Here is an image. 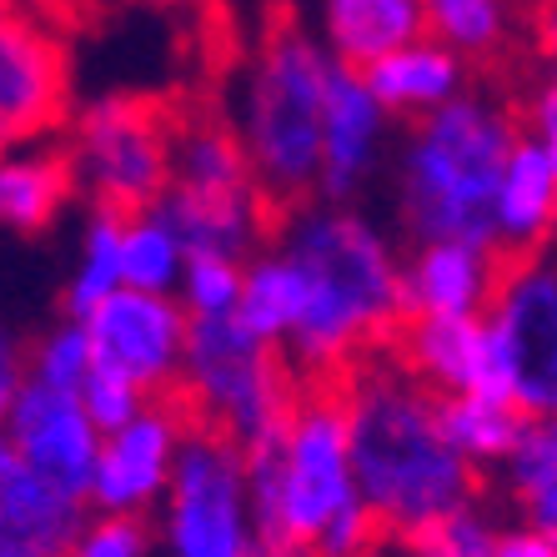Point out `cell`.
I'll return each mask as SVG.
<instances>
[{
	"instance_id": "6da1fadb",
	"label": "cell",
	"mask_w": 557,
	"mask_h": 557,
	"mask_svg": "<svg viewBox=\"0 0 557 557\" xmlns=\"http://www.w3.org/2000/svg\"><path fill=\"white\" fill-rule=\"evenodd\" d=\"M347 422V457L357 497L387 543H407L428 522L478 503V472L447 447L437 392H428L387 347L332 382Z\"/></svg>"
},
{
	"instance_id": "7a4b0ae2",
	"label": "cell",
	"mask_w": 557,
	"mask_h": 557,
	"mask_svg": "<svg viewBox=\"0 0 557 557\" xmlns=\"http://www.w3.org/2000/svg\"><path fill=\"white\" fill-rule=\"evenodd\" d=\"M276 251L301 272V317L282 357L301 382H337L403 322V261L367 216L337 201H301L272 226Z\"/></svg>"
},
{
	"instance_id": "3957f363",
	"label": "cell",
	"mask_w": 557,
	"mask_h": 557,
	"mask_svg": "<svg viewBox=\"0 0 557 557\" xmlns=\"http://www.w3.org/2000/svg\"><path fill=\"white\" fill-rule=\"evenodd\" d=\"M522 136L518 101L503 91L453 96L417 116L397 156V216L412 242H478L493 247V191Z\"/></svg>"
},
{
	"instance_id": "277c9868",
	"label": "cell",
	"mask_w": 557,
	"mask_h": 557,
	"mask_svg": "<svg viewBox=\"0 0 557 557\" xmlns=\"http://www.w3.org/2000/svg\"><path fill=\"white\" fill-rule=\"evenodd\" d=\"M326 65H332L326 46H317L292 15H276L242 61L226 126L272 216L317 201Z\"/></svg>"
},
{
	"instance_id": "5b68a950",
	"label": "cell",
	"mask_w": 557,
	"mask_h": 557,
	"mask_svg": "<svg viewBox=\"0 0 557 557\" xmlns=\"http://www.w3.org/2000/svg\"><path fill=\"white\" fill-rule=\"evenodd\" d=\"M297 392L301 376L292 372L282 347L257 342L236 317H186L182 376L171 397L196 428L251 453L282 432Z\"/></svg>"
},
{
	"instance_id": "8992f818",
	"label": "cell",
	"mask_w": 557,
	"mask_h": 557,
	"mask_svg": "<svg viewBox=\"0 0 557 557\" xmlns=\"http://www.w3.org/2000/svg\"><path fill=\"white\" fill-rule=\"evenodd\" d=\"M171 111L151 96H96L86 106H71L61 146L76 196H86L96 211H151L171 186Z\"/></svg>"
},
{
	"instance_id": "52a82bcc",
	"label": "cell",
	"mask_w": 557,
	"mask_h": 557,
	"mask_svg": "<svg viewBox=\"0 0 557 557\" xmlns=\"http://www.w3.org/2000/svg\"><path fill=\"white\" fill-rule=\"evenodd\" d=\"M166 557H257L247 507V457L207 428H186L182 457L161 497Z\"/></svg>"
},
{
	"instance_id": "ba28073f",
	"label": "cell",
	"mask_w": 557,
	"mask_h": 557,
	"mask_svg": "<svg viewBox=\"0 0 557 557\" xmlns=\"http://www.w3.org/2000/svg\"><path fill=\"white\" fill-rule=\"evenodd\" d=\"M482 322L507 403L522 417H557V261L543 251L503 257Z\"/></svg>"
},
{
	"instance_id": "9c48e42d",
	"label": "cell",
	"mask_w": 557,
	"mask_h": 557,
	"mask_svg": "<svg viewBox=\"0 0 557 557\" xmlns=\"http://www.w3.org/2000/svg\"><path fill=\"white\" fill-rule=\"evenodd\" d=\"M71 116V61L61 30L30 5L0 15V151L55 141Z\"/></svg>"
},
{
	"instance_id": "30bf717a",
	"label": "cell",
	"mask_w": 557,
	"mask_h": 557,
	"mask_svg": "<svg viewBox=\"0 0 557 557\" xmlns=\"http://www.w3.org/2000/svg\"><path fill=\"white\" fill-rule=\"evenodd\" d=\"M81 326L91 342V367L126 376L146 397H166L176 387L186 351V307L176 297L116 286L81 317Z\"/></svg>"
},
{
	"instance_id": "8fae6325",
	"label": "cell",
	"mask_w": 557,
	"mask_h": 557,
	"mask_svg": "<svg viewBox=\"0 0 557 557\" xmlns=\"http://www.w3.org/2000/svg\"><path fill=\"white\" fill-rule=\"evenodd\" d=\"M186 428H191V417L166 392V397H151L131 422L101 432L86 507L116 512V518H151L171 487Z\"/></svg>"
},
{
	"instance_id": "7c38bea8",
	"label": "cell",
	"mask_w": 557,
	"mask_h": 557,
	"mask_svg": "<svg viewBox=\"0 0 557 557\" xmlns=\"http://www.w3.org/2000/svg\"><path fill=\"white\" fill-rule=\"evenodd\" d=\"M0 437L11 442L21 467H30L36 478H46L51 487L86 503L101 432L86 417L76 392H51L36 387V382H21L5 417H0Z\"/></svg>"
},
{
	"instance_id": "4fadbf2b",
	"label": "cell",
	"mask_w": 557,
	"mask_h": 557,
	"mask_svg": "<svg viewBox=\"0 0 557 557\" xmlns=\"http://www.w3.org/2000/svg\"><path fill=\"white\" fill-rule=\"evenodd\" d=\"M397 367L437 397H503V372L482 317H403L387 337Z\"/></svg>"
},
{
	"instance_id": "5bb4252c",
	"label": "cell",
	"mask_w": 557,
	"mask_h": 557,
	"mask_svg": "<svg viewBox=\"0 0 557 557\" xmlns=\"http://www.w3.org/2000/svg\"><path fill=\"white\" fill-rule=\"evenodd\" d=\"M387 146V111L367 91L357 65L332 61L322 91V171H317V201L347 207L367 186Z\"/></svg>"
},
{
	"instance_id": "9a60e30c",
	"label": "cell",
	"mask_w": 557,
	"mask_h": 557,
	"mask_svg": "<svg viewBox=\"0 0 557 557\" xmlns=\"http://www.w3.org/2000/svg\"><path fill=\"white\" fill-rule=\"evenodd\" d=\"M503 257L478 242H417L403 261V317H482Z\"/></svg>"
},
{
	"instance_id": "2e32d148",
	"label": "cell",
	"mask_w": 557,
	"mask_h": 557,
	"mask_svg": "<svg viewBox=\"0 0 557 557\" xmlns=\"http://www.w3.org/2000/svg\"><path fill=\"white\" fill-rule=\"evenodd\" d=\"M557 232V156L522 131L493 191V251L537 257Z\"/></svg>"
},
{
	"instance_id": "e0dca14e",
	"label": "cell",
	"mask_w": 557,
	"mask_h": 557,
	"mask_svg": "<svg viewBox=\"0 0 557 557\" xmlns=\"http://www.w3.org/2000/svg\"><path fill=\"white\" fill-rule=\"evenodd\" d=\"M91 507L51 487L30 467H0V557H65Z\"/></svg>"
},
{
	"instance_id": "ac0fdd59",
	"label": "cell",
	"mask_w": 557,
	"mask_h": 557,
	"mask_svg": "<svg viewBox=\"0 0 557 557\" xmlns=\"http://www.w3.org/2000/svg\"><path fill=\"white\" fill-rule=\"evenodd\" d=\"M171 191L207 201H261L232 126L211 111H176L171 121Z\"/></svg>"
},
{
	"instance_id": "d6986e66",
	"label": "cell",
	"mask_w": 557,
	"mask_h": 557,
	"mask_svg": "<svg viewBox=\"0 0 557 557\" xmlns=\"http://www.w3.org/2000/svg\"><path fill=\"white\" fill-rule=\"evenodd\" d=\"M362 81L387 116L417 121L437 111V106H447L453 96H462L467 81H472V65L462 55H453L447 46H437L432 36H422L362 65Z\"/></svg>"
},
{
	"instance_id": "ffe728a7",
	"label": "cell",
	"mask_w": 557,
	"mask_h": 557,
	"mask_svg": "<svg viewBox=\"0 0 557 557\" xmlns=\"http://www.w3.org/2000/svg\"><path fill=\"white\" fill-rule=\"evenodd\" d=\"M422 26L472 71H507L528 40L522 0H422Z\"/></svg>"
},
{
	"instance_id": "44dd1931",
	"label": "cell",
	"mask_w": 557,
	"mask_h": 557,
	"mask_svg": "<svg viewBox=\"0 0 557 557\" xmlns=\"http://www.w3.org/2000/svg\"><path fill=\"white\" fill-rule=\"evenodd\" d=\"M71 201H76V182L55 141L0 151V232L46 236Z\"/></svg>"
},
{
	"instance_id": "7402d4cb",
	"label": "cell",
	"mask_w": 557,
	"mask_h": 557,
	"mask_svg": "<svg viewBox=\"0 0 557 557\" xmlns=\"http://www.w3.org/2000/svg\"><path fill=\"white\" fill-rule=\"evenodd\" d=\"M326 55L342 65H372L376 55L422 40V0H322Z\"/></svg>"
},
{
	"instance_id": "603a6c76",
	"label": "cell",
	"mask_w": 557,
	"mask_h": 557,
	"mask_svg": "<svg viewBox=\"0 0 557 557\" xmlns=\"http://www.w3.org/2000/svg\"><path fill=\"white\" fill-rule=\"evenodd\" d=\"M503 487L518 503L522 528L557 547V417H528L518 447L503 462Z\"/></svg>"
},
{
	"instance_id": "cb8c5ba5",
	"label": "cell",
	"mask_w": 557,
	"mask_h": 557,
	"mask_svg": "<svg viewBox=\"0 0 557 557\" xmlns=\"http://www.w3.org/2000/svg\"><path fill=\"white\" fill-rule=\"evenodd\" d=\"M301 272L286 251H257V257L242 261V297H236V322L247 326L257 342L267 347H282L286 332L297 326L301 317Z\"/></svg>"
},
{
	"instance_id": "d4e9b609",
	"label": "cell",
	"mask_w": 557,
	"mask_h": 557,
	"mask_svg": "<svg viewBox=\"0 0 557 557\" xmlns=\"http://www.w3.org/2000/svg\"><path fill=\"white\" fill-rule=\"evenodd\" d=\"M437 422L442 437L462 457L472 472L482 467H503L507 453L518 447L528 417L503 397H437Z\"/></svg>"
},
{
	"instance_id": "484cf974",
	"label": "cell",
	"mask_w": 557,
	"mask_h": 557,
	"mask_svg": "<svg viewBox=\"0 0 557 557\" xmlns=\"http://www.w3.org/2000/svg\"><path fill=\"white\" fill-rule=\"evenodd\" d=\"M182 267H186L182 242L171 236V226L156 216V211H131V216H121V286L176 297Z\"/></svg>"
},
{
	"instance_id": "4316f807",
	"label": "cell",
	"mask_w": 557,
	"mask_h": 557,
	"mask_svg": "<svg viewBox=\"0 0 557 557\" xmlns=\"http://www.w3.org/2000/svg\"><path fill=\"white\" fill-rule=\"evenodd\" d=\"M121 286V216L116 211H96L81 226V247H76V267L65 276L61 307L65 317H86L101 297H111Z\"/></svg>"
},
{
	"instance_id": "83f0119b",
	"label": "cell",
	"mask_w": 557,
	"mask_h": 557,
	"mask_svg": "<svg viewBox=\"0 0 557 557\" xmlns=\"http://www.w3.org/2000/svg\"><path fill=\"white\" fill-rule=\"evenodd\" d=\"M86 372H91V342H86V326L76 317H61L26 347V382H36V387L81 392Z\"/></svg>"
},
{
	"instance_id": "f1b7e54d",
	"label": "cell",
	"mask_w": 557,
	"mask_h": 557,
	"mask_svg": "<svg viewBox=\"0 0 557 557\" xmlns=\"http://www.w3.org/2000/svg\"><path fill=\"white\" fill-rule=\"evenodd\" d=\"M497 543V528L493 518L482 512V497L478 503L457 507V512H447V518L428 522L422 532H412L407 543H397L407 557H487Z\"/></svg>"
},
{
	"instance_id": "f546056e",
	"label": "cell",
	"mask_w": 557,
	"mask_h": 557,
	"mask_svg": "<svg viewBox=\"0 0 557 557\" xmlns=\"http://www.w3.org/2000/svg\"><path fill=\"white\" fill-rule=\"evenodd\" d=\"M236 297H242V261L186 257L182 282H176V301L186 307V317H232Z\"/></svg>"
},
{
	"instance_id": "4dcf8cb0",
	"label": "cell",
	"mask_w": 557,
	"mask_h": 557,
	"mask_svg": "<svg viewBox=\"0 0 557 557\" xmlns=\"http://www.w3.org/2000/svg\"><path fill=\"white\" fill-rule=\"evenodd\" d=\"M161 537H156L151 518H116V512H86L76 543L65 557H156Z\"/></svg>"
},
{
	"instance_id": "1f68e13d",
	"label": "cell",
	"mask_w": 557,
	"mask_h": 557,
	"mask_svg": "<svg viewBox=\"0 0 557 557\" xmlns=\"http://www.w3.org/2000/svg\"><path fill=\"white\" fill-rule=\"evenodd\" d=\"M76 397H81V407H86V417L96 422V432L121 428V422H131V417L151 403L141 387H131L126 376L101 372V367H91V372H86V382H81Z\"/></svg>"
},
{
	"instance_id": "d6a6232c",
	"label": "cell",
	"mask_w": 557,
	"mask_h": 557,
	"mask_svg": "<svg viewBox=\"0 0 557 557\" xmlns=\"http://www.w3.org/2000/svg\"><path fill=\"white\" fill-rule=\"evenodd\" d=\"M518 116L532 126V141H543L547 151L557 156V71H547V76L522 96Z\"/></svg>"
},
{
	"instance_id": "836d02e7",
	"label": "cell",
	"mask_w": 557,
	"mask_h": 557,
	"mask_svg": "<svg viewBox=\"0 0 557 557\" xmlns=\"http://www.w3.org/2000/svg\"><path fill=\"white\" fill-rule=\"evenodd\" d=\"M21 382H26V342L0 322V417H5V407H11Z\"/></svg>"
},
{
	"instance_id": "e575fe53",
	"label": "cell",
	"mask_w": 557,
	"mask_h": 557,
	"mask_svg": "<svg viewBox=\"0 0 557 557\" xmlns=\"http://www.w3.org/2000/svg\"><path fill=\"white\" fill-rule=\"evenodd\" d=\"M528 30H532L537 55L547 61V71H557V0H537V5H532Z\"/></svg>"
},
{
	"instance_id": "d590c367",
	"label": "cell",
	"mask_w": 557,
	"mask_h": 557,
	"mask_svg": "<svg viewBox=\"0 0 557 557\" xmlns=\"http://www.w3.org/2000/svg\"><path fill=\"white\" fill-rule=\"evenodd\" d=\"M487 557H557V547L547 543L543 532L532 528H512V532H497V543Z\"/></svg>"
},
{
	"instance_id": "8d00e7d4",
	"label": "cell",
	"mask_w": 557,
	"mask_h": 557,
	"mask_svg": "<svg viewBox=\"0 0 557 557\" xmlns=\"http://www.w3.org/2000/svg\"><path fill=\"white\" fill-rule=\"evenodd\" d=\"M121 5H146V11H166V5H182V0H121Z\"/></svg>"
},
{
	"instance_id": "74e56055",
	"label": "cell",
	"mask_w": 557,
	"mask_h": 557,
	"mask_svg": "<svg viewBox=\"0 0 557 557\" xmlns=\"http://www.w3.org/2000/svg\"><path fill=\"white\" fill-rule=\"evenodd\" d=\"M26 0H0V15H11V11H21Z\"/></svg>"
}]
</instances>
